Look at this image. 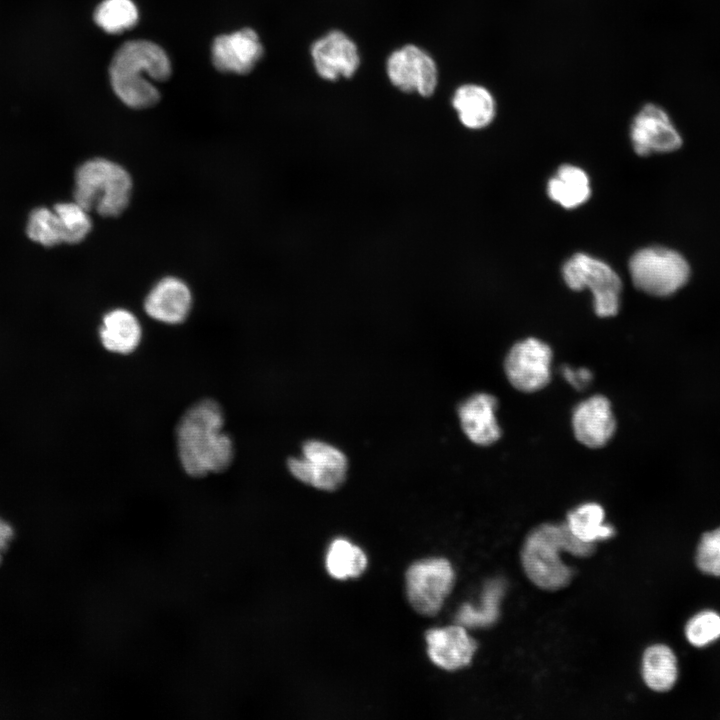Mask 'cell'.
<instances>
[{
	"instance_id": "cell-30",
	"label": "cell",
	"mask_w": 720,
	"mask_h": 720,
	"mask_svg": "<svg viewBox=\"0 0 720 720\" xmlns=\"http://www.w3.org/2000/svg\"><path fill=\"white\" fill-rule=\"evenodd\" d=\"M563 376L578 390L585 388L592 380V373L586 368L573 369L569 366L564 367Z\"/></svg>"
},
{
	"instance_id": "cell-2",
	"label": "cell",
	"mask_w": 720,
	"mask_h": 720,
	"mask_svg": "<svg viewBox=\"0 0 720 720\" xmlns=\"http://www.w3.org/2000/svg\"><path fill=\"white\" fill-rule=\"evenodd\" d=\"M597 548V542H584L570 531L567 523H542L526 536L520 558L528 579L538 588L558 591L569 586L574 570L565 565L561 551L577 557H590Z\"/></svg>"
},
{
	"instance_id": "cell-19",
	"label": "cell",
	"mask_w": 720,
	"mask_h": 720,
	"mask_svg": "<svg viewBox=\"0 0 720 720\" xmlns=\"http://www.w3.org/2000/svg\"><path fill=\"white\" fill-rule=\"evenodd\" d=\"M102 345L110 352L129 354L139 345L142 337L137 317L122 308L107 312L99 329Z\"/></svg>"
},
{
	"instance_id": "cell-13",
	"label": "cell",
	"mask_w": 720,
	"mask_h": 720,
	"mask_svg": "<svg viewBox=\"0 0 720 720\" xmlns=\"http://www.w3.org/2000/svg\"><path fill=\"white\" fill-rule=\"evenodd\" d=\"M311 55L316 72L326 80L349 78L360 64L356 44L336 30L316 40L311 47Z\"/></svg>"
},
{
	"instance_id": "cell-20",
	"label": "cell",
	"mask_w": 720,
	"mask_h": 720,
	"mask_svg": "<svg viewBox=\"0 0 720 720\" xmlns=\"http://www.w3.org/2000/svg\"><path fill=\"white\" fill-rule=\"evenodd\" d=\"M641 671L648 688L656 692L669 691L678 678L676 655L665 644H653L643 653Z\"/></svg>"
},
{
	"instance_id": "cell-29",
	"label": "cell",
	"mask_w": 720,
	"mask_h": 720,
	"mask_svg": "<svg viewBox=\"0 0 720 720\" xmlns=\"http://www.w3.org/2000/svg\"><path fill=\"white\" fill-rule=\"evenodd\" d=\"M500 591L498 585L494 589H489V592L487 591L485 609L482 612L475 611L468 605L463 606L457 614V623L468 627L485 626L493 623L498 616L496 602Z\"/></svg>"
},
{
	"instance_id": "cell-24",
	"label": "cell",
	"mask_w": 720,
	"mask_h": 720,
	"mask_svg": "<svg viewBox=\"0 0 720 720\" xmlns=\"http://www.w3.org/2000/svg\"><path fill=\"white\" fill-rule=\"evenodd\" d=\"M94 21L105 32L119 34L136 25L138 10L131 0H104L95 9Z\"/></svg>"
},
{
	"instance_id": "cell-14",
	"label": "cell",
	"mask_w": 720,
	"mask_h": 720,
	"mask_svg": "<svg viewBox=\"0 0 720 720\" xmlns=\"http://www.w3.org/2000/svg\"><path fill=\"white\" fill-rule=\"evenodd\" d=\"M425 639L430 660L448 671L468 666L477 649L476 641L462 625L430 629L426 632Z\"/></svg>"
},
{
	"instance_id": "cell-26",
	"label": "cell",
	"mask_w": 720,
	"mask_h": 720,
	"mask_svg": "<svg viewBox=\"0 0 720 720\" xmlns=\"http://www.w3.org/2000/svg\"><path fill=\"white\" fill-rule=\"evenodd\" d=\"M63 231L64 243H79L88 235L92 221L85 208L77 202L58 203L54 206Z\"/></svg>"
},
{
	"instance_id": "cell-23",
	"label": "cell",
	"mask_w": 720,
	"mask_h": 720,
	"mask_svg": "<svg viewBox=\"0 0 720 720\" xmlns=\"http://www.w3.org/2000/svg\"><path fill=\"white\" fill-rule=\"evenodd\" d=\"M367 567L363 550L345 539L334 540L326 555V569L339 580L360 576Z\"/></svg>"
},
{
	"instance_id": "cell-31",
	"label": "cell",
	"mask_w": 720,
	"mask_h": 720,
	"mask_svg": "<svg viewBox=\"0 0 720 720\" xmlns=\"http://www.w3.org/2000/svg\"><path fill=\"white\" fill-rule=\"evenodd\" d=\"M13 529L5 520L0 518V552L7 548L13 538Z\"/></svg>"
},
{
	"instance_id": "cell-17",
	"label": "cell",
	"mask_w": 720,
	"mask_h": 720,
	"mask_svg": "<svg viewBox=\"0 0 720 720\" xmlns=\"http://www.w3.org/2000/svg\"><path fill=\"white\" fill-rule=\"evenodd\" d=\"M496 408V398L487 393L473 394L461 403L458 408L460 425L471 442L487 446L499 439L501 430Z\"/></svg>"
},
{
	"instance_id": "cell-1",
	"label": "cell",
	"mask_w": 720,
	"mask_h": 720,
	"mask_svg": "<svg viewBox=\"0 0 720 720\" xmlns=\"http://www.w3.org/2000/svg\"><path fill=\"white\" fill-rule=\"evenodd\" d=\"M224 414L212 399L194 403L181 416L176 427L179 461L192 477L226 470L234 457L231 437L223 431Z\"/></svg>"
},
{
	"instance_id": "cell-16",
	"label": "cell",
	"mask_w": 720,
	"mask_h": 720,
	"mask_svg": "<svg viewBox=\"0 0 720 720\" xmlns=\"http://www.w3.org/2000/svg\"><path fill=\"white\" fill-rule=\"evenodd\" d=\"M191 307V291L185 282L176 277L158 281L144 301L145 311L151 318L172 325L185 321Z\"/></svg>"
},
{
	"instance_id": "cell-6",
	"label": "cell",
	"mask_w": 720,
	"mask_h": 720,
	"mask_svg": "<svg viewBox=\"0 0 720 720\" xmlns=\"http://www.w3.org/2000/svg\"><path fill=\"white\" fill-rule=\"evenodd\" d=\"M567 286L580 291L589 289L594 297V310L599 317L617 314L622 290L618 274L605 262L585 253H577L562 267Z\"/></svg>"
},
{
	"instance_id": "cell-12",
	"label": "cell",
	"mask_w": 720,
	"mask_h": 720,
	"mask_svg": "<svg viewBox=\"0 0 720 720\" xmlns=\"http://www.w3.org/2000/svg\"><path fill=\"white\" fill-rule=\"evenodd\" d=\"M215 68L224 73L248 74L263 55L257 33L243 28L231 34L217 36L211 49Z\"/></svg>"
},
{
	"instance_id": "cell-22",
	"label": "cell",
	"mask_w": 720,
	"mask_h": 720,
	"mask_svg": "<svg viewBox=\"0 0 720 720\" xmlns=\"http://www.w3.org/2000/svg\"><path fill=\"white\" fill-rule=\"evenodd\" d=\"M605 512L597 503L580 505L567 514V525L578 539L584 542H596L614 536L612 526L604 525Z\"/></svg>"
},
{
	"instance_id": "cell-8",
	"label": "cell",
	"mask_w": 720,
	"mask_h": 720,
	"mask_svg": "<svg viewBox=\"0 0 720 720\" xmlns=\"http://www.w3.org/2000/svg\"><path fill=\"white\" fill-rule=\"evenodd\" d=\"M290 473L299 481L323 491H335L346 479L348 460L337 447L321 441L308 440L300 457L287 462Z\"/></svg>"
},
{
	"instance_id": "cell-32",
	"label": "cell",
	"mask_w": 720,
	"mask_h": 720,
	"mask_svg": "<svg viewBox=\"0 0 720 720\" xmlns=\"http://www.w3.org/2000/svg\"><path fill=\"white\" fill-rule=\"evenodd\" d=\"M0 559H1V552H0Z\"/></svg>"
},
{
	"instance_id": "cell-25",
	"label": "cell",
	"mask_w": 720,
	"mask_h": 720,
	"mask_svg": "<svg viewBox=\"0 0 720 720\" xmlns=\"http://www.w3.org/2000/svg\"><path fill=\"white\" fill-rule=\"evenodd\" d=\"M26 231L31 240L44 246L64 242L60 220L53 208L34 209L29 216Z\"/></svg>"
},
{
	"instance_id": "cell-10",
	"label": "cell",
	"mask_w": 720,
	"mask_h": 720,
	"mask_svg": "<svg viewBox=\"0 0 720 720\" xmlns=\"http://www.w3.org/2000/svg\"><path fill=\"white\" fill-rule=\"evenodd\" d=\"M386 69L391 83L403 92H417L428 97L436 89V63L427 52L415 45H405L394 51L387 60Z\"/></svg>"
},
{
	"instance_id": "cell-27",
	"label": "cell",
	"mask_w": 720,
	"mask_h": 720,
	"mask_svg": "<svg viewBox=\"0 0 720 720\" xmlns=\"http://www.w3.org/2000/svg\"><path fill=\"white\" fill-rule=\"evenodd\" d=\"M687 641L694 647H705L720 638V614L703 610L692 616L684 629Z\"/></svg>"
},
{
	"instance_id": "cell-11",
	"label": "cell",
	"mask_w": 720,
	"mask_h": 720,
	"mask_svg": "<svg viewBox=\"0 0 720 720\" xmlns=\"http://www.w3.org/2000/svg\"><path fill=\"white\" fill-rule=\"evenodd\" d=\"M630 137L635 152L640 156L672 152L682 145L681 136L669 115L652 103L644 105L634 117Z\"/></svg>"
},
{
	"instance_id": "cell-3",
	"label": "cell",
	"mask_w": 720,
	"mask_h": 720,
	"mask_svg": "<svg viewBox=\"0 0 720 720\" xmlns=\"http://www.w3.org/2000/svg\"><path fill=\"white\" fill-rule=\"evenodd\" d=\"M171 73V63L165 51L147 40H132L121 45L109 67L114 92L133 109L157 104L160 93L151 79L166 81Z\"/></svg>"
},
{
	"instance_id": "cell-7",
	"label": "cell",
	"mask_w": 720,
	"mask_h": 720,
	"mask_svg": "<svg viewBox=\"0 0 720 720\" xmlns=\"http://www.w3.org/2000/svg\"><path fill=\"white\" fill-rule=\"evenodd\" d=\"M405 580L412 608L423 616H435L454 586L455 573L447 559L433 557L410 565Z\"/></svg>"
},
{
	"instance_id": "cell-5",
	"label": "cell",
	"mask_w": 720,
	"mask_h": 720,
	"mask_svg": "<svg viewBox=\"0 0 720 720\" xmlns=\"http://www.w3.org/2000/svg\"><path fill=\"white\" fill-rule=\"evenodd\" d=\"M629 272L641 291L659 297L674 294L688 281L690 269L678 252L664 247H648L630 259Z\"/></svg>"
},
{
	"instance_id": "cell-21",
	"label": "cell",
	"mask_w": 720,
	"mask_h": 720,
	"mask_svg": "<svg viewBox=\"0 0 720 720\" xmlns=\"http://www.w3.org/2000/svg\"><path fill=\"white\" fill-rule=\"evenodd\" d=\"M551 200L564 208L582 205L591 194L590 182L584 170L573 165H562L547 185Z\"/></svg>"
},
{
	"instance_id": "cell-15",
	"label": "cell",
	"mask_w": 720,
	"mask_h": 720,
	"mask_svg": "<svg viewBox=\"0 0 720 720\" xmlns=\"http://www.w3.org/2000/svg\"><path fill=\"white\" fill-rule=\"evenodd\" d=\"M576 439L590 448L604 446L613 436L616 421L609 400L595 395L579 403L572 414Z\"/></svg>"
},
{
	"instance_id": "cell-4",
	"label": "cell",
	"mask_w": 720,
	"mask_h": 720,
	"mask_svg": "<svg viewBox=\"0 0 720 720\" xmlns=\"http://www.w3.org/2000/svg\"><path fill=\"white\" fill-rule=\"evenodd\" d=\"M132 179L116 162L94 158L81 164L75 173L74 201L87 211L105 217L120 215L128 206Z\"/></svg>"
},
{
	"instance_id": "cell-9",
	"label": "cell",
	"mask_w": 720,
	"mask_h": 720,
	"mask_svg": "<svg viewBox=\"0 0 720 720\" xmlns=\"http://www.w3.org/2000/svg\"><path fill=\"white\" fill-rule=\"evenodd\" d=\"M551 348L537 338H526L509 350L504 370L510 384L522 392L545 387L551 377Z\"/></svg>"
},
{
	"instance_id": "cell-28",
	"label": "cell",
	"mask_w": 720,
	"mask_h": 720,
	"mask_svg": "<svg viewBox=\"0 0 720 720\" xmlns=\"http://www.w3.org/2000/svg\"><path fill=\"white\" fill-rule=\"evenodd\" d=\"M695 561L702 573L720 577V527L701 536Z\"/></svg>"
},
{
	"instance_id": "cell-18",
	"label": "cell",
	"mask_w": 720,
	"mask_h": 720,
	"mask_svg": "<svg viewBox=\"0 0 720 720\" xmlns=\"http://www.w3.org/2000/svg\"><path fill=\"white\" fill-rule=\"evenodd\" d=\"M458 119L468 129L487 127L495 118L496 101L492 93L478 84L458 87L452 97Z\"/></svg>"
}]
</instances>
